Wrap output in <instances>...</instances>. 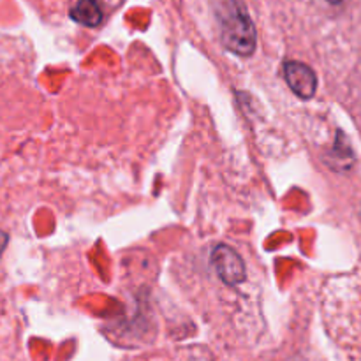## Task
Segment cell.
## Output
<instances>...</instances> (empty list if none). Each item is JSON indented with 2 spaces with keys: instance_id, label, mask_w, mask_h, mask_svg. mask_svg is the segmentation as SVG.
I'll return each mask as SVG.
<instances>
[{
  "instance_id": "obj_1",
  "label": "cell",
  "mask_w": 361,
  "mask_h": 361,
  "mask_svg": "<svg viewBox=\"0 0 361 361\" xmlns=\"http://www.w3.org/2000/svg\"><path fill=\"white\" fill-rule=\"evenodd\" d=\"M221 41L228 51L250 56L256 51L257 34L252 20L240 0H210Z\"/></svg>"
},
{
  "instance_id": "obj_2",
  "label": "cell",
  "mask_w": 361,
  "mask_h": 361,
  "mask_svg": "<svg viewBox=\"0 0 361 361\" xmlns=\"http://www.w3.org/2000/svg\"><path fill=\"white\" fill-rule=\"evenodd\" d=\"M210 261L215 274H217V277L221 279L224 284L238 286L242 284V282H245L247 279L245 263H243L242 256H240L233 247L224 245V243L217 245L214 250H212Z\"/></svg>"
},
{
  "instance_id": "obj_3",
  "label": "cell",
  "mask_w": 361,
  "mask_h": 361,
  "mask_svg": "<svg viewBox=\"0 0 361 361\" xmlns=\"http://www.w3.org/2000/svg\"><path fill=\"white\" fill-rule=\"evenodd\" d=\"M284 78L288 87L300 99H312L317 90V76L312 67L298 60H289L284 63Z\"/></svg>"
},
{
  "instance_id": "obj_4",
  "label": "cell",
  "mask_w": 361,
  "mask_h": 361,
  "mask_svg": "<svg viewBox=\"0 0 361 361\" xmlns=\"http://www.w3.org/2000/svg\"><path fill=\"white\" fill-rule=\"evenodd\" d=\"M71 18L85 27H97L102 21V9L97 0H78L71 9Z\"/></svg>"
},
{
  "instance_id": "obj_5",
  "label": "cell",
  "mask_w": 361,
  "mask_h": 361,
  "mask_svg": "<svg viewBox=\"0 0 361 361\" xmlns=\"http://www.w3.org/2000/svg\"><path fill=\"white\" fill-rule=\"evenodd\" d=\"M6 245H7V235H6V233L0 231V256H2V252H4V249H6Z\"/></svg>"
}]
</instances>
